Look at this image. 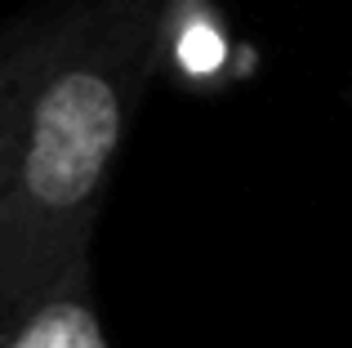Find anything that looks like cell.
<instances>
[{"instance_id":"cell-1","label":"cell","mask_w":352,"mask_h":348,"mask_svg":"<svg viewBox=\"0 0 352 348\" xmlns=\"http://www.w3.org/2000/svg\"><path fill=\"white\" fill-rule=\"evenodd\" d=\"M183 0H67L36 18L9 121L0 331L89 259L116 157Z\"/></svg>"},{"instance_id":"cell-3","label":"cell","mask_w":352,"mask_h":348,"mask_svg":"<svg viewBox=\"0 0 352 348\" xmlns=\"http://www.w3.org/2000/svg\"><path fill=\"white\" fill-rule=\"evenodd\" d=\"M36 18H14L0 23V210H5V174H9V121H14V98L23 80V63L36 36Z\"/></svg>"},{"instance_id":"cell-2","label":"cell","mask_w":352,"mask_h":348,"mask_svg":"<svg viewBox=\"0 0 352 348\" xmlns=\"http://www.w3.org/2000/svg\"><path fill=\"white\" fill-rule=\"evenodd\" d=\"M0 348H112L89 295V259L63 268L0 331Z\"/></svg>"}]
</instances>
